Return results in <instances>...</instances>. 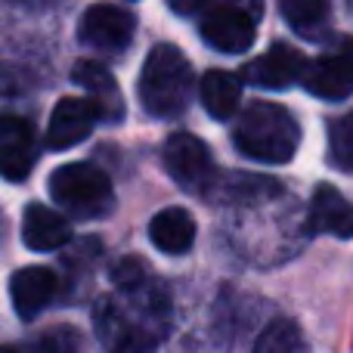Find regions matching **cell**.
<instances>
[{"mask_svg":"<svg viewBox=\"0 0 353 353\" xmlns=\"http://www.w3.org/2000/svg\"><path fill=\"white\" fill-rule=\"evenodd\" d=\"M232 143L251 161L285 165L301 146V128L288 109L276 103H254L232 128Z\"/></svg>","mask_w":353,"mask_h":353,"instance_id":"obj_1","label":"cell"},{"mask_svg":"<svg viewBox=\"0 0 353 353\" xmlns=\"http://www.w3.org/2000/svg\"><path fill=\"white\" fill-rule=\"evenodd\" d=\"M195 74L189 59L174 43H159L146 56L140 72V103L152 118H176L192 99Z\"/></svg>","mask_w":353,"mask_h":353,"instance_id":"obj_2","label":"cell"},{"mask_svg":"<svg viewBox=\"0 0 353 353\" xmlns=\"http://www.w3.org/2000/svg\"><path fill=\"white\" fill-rule=\"evenodd\" d=\"M50 195L56 205H62L72 217L81 220L105 217L115 208L112 180L87 161H72V165L56 168L50 174Z\"/></svg>","mask_w":353,"mask_h":353,"instance_id":"obj_3","label":"cell"},{"mask_svg":"<svg viewBox=\"0 0 353 353\" xmlns=\"http://www.w3.org/2000/svg\"><path fill=\"white\" fill-rule=\"evenodd\" d=\"M301 84L307 93L319 99H347L353 93V41L341 37L335 50L316 56V59L304 62V74H301Z\"/></svg>","mask_w":353,"mask_h":353,"instance_id":"obj_4","label":"cell"},{"mask_svg":"<svg viewBox=\"0 0 353 353\" xmlns=\"http://www.w3.org/2000/svg\"><path fill=\"white\" fill-rule=\"evenodd\" d=\"M137 19L130 10L115 3H97L87 6L78 22V41L99 53H121L134 41Z\"/></svg>","mask_w":353,"mask_h":353,"instance_id":"obj_5","label":"cell"},{"mask_svg":"<svg viewBox=\"0 0 353 353\" xmlns=\"http://www.w3.org/2000/svg\"><path fill=\"white\" fill-rule=\"evenodd\" d=\"M165 168L176 180V186L189 192H211L214 180V159L208 146L192 134H174L165 143Z\"/></svg>","mask_w":353,"mask_h":353,"instance_id":"obj_6","label":"cell"},{"mask_svg":"<svg viewBox=\"0 0 353 353\" xmlns=\"http://www.w3.org/2000/svg\"><path fill=\"white\" fill-rule=\"evenodd\" d=\"M201 41L217 53H245L254 43V16L239 6H211L201 16Z\"/></svg>","mask_w":353,"mask_h":353,"instance_id":"obj_7","label":"cell"},{"mask_svg":"<svg viewBox=\"0 0 353 353\" xmlns=\"http://www.w3.org/2000/svg\"><path fill=\"white\" fill-rule=\"evenodd\" d=\"M37 165V140L31 121L19 115H0V176L10 183L28 180Z\"/></svg>","mask_w":353,"mask_h":353,"instance_id":"obj_8","label":"cell"},{"mask_svg":"<svg viewBox=\"0 0 353 353\" xmlns=\"http://www.w3.org/2000/svg\"><path fill=\"white\" fill-rule=\"evenodd\" d=\"M103 121L97 103L78 97H65L53 105V115L47 124V149L59 152V149H72L90 137V130Z\"/></svg>","mask_w":353,"mask_h":353,"instance_id":"obj_9","label":"cell"},{"mask_svg":"<svg viewBox=\"0 0 353 353\" xmlns=\"http://www.w3.org/2000/svg\"><path fill=\"white\" fill-rule=\"evenodd\" d=\"M239 74H242V81H248V84H254V87H263V90H285L294 81H301V74H304V59H301V53L294 47H288V43H273L267 53L251 59Z\"/></svg>","mask_w":353,"mask_h":353,"instance_id":"obj_10","label":"cell"},{"mask_svg":"<svg viewBox=\"0 0 353 353\" xmlns=\"http://www.w3.org/2000/svg\"><path fill=\"white\" fill-rule=\"evenodd\" d=\"M59 279L47 267H22L10 276V298L19 319H34L53 304Z\"/></svg>","mask_w":353,"mask_h":353,"instance_id":"obj_11","label":"cell"},{"mask_svg":"<svg viewBox=\"0 0 353 353\" xmlns=\"http://www.w3.org/2000/svg\"><path fill=\"white\" fill-rule=\"evenodd\" d=\"M304 230L307 236L353 239V205L335 186H316Z\"/></svg>","mask_w":353,"mask_h":353,"instance_id":"obj_12","label":"cell"},{"mask_svg":"<svg viewBox=\"0 0 353 353\" xmlns=\"http://www.w3.org/2000/svg\"><path fill=\"white\" fill-rule=\"evenodd\" d=\"M97 332L109 353H149L155 341L140 323H130L109 301L97 307Z\"/></svg>","mask_w":353,"mask_h":353,"instance_id":"obj_13","label":"cell"},{"mask_svg":"<svg viewBox=\"0 0 353 353\" xmlns=\"http://www.w3.org/2000/svg\"><path fill=\"white\" fill-rule=\"evenodd\" d=\"M72 81L81 90L90 93L87 99L97 103L103 121L115 124L124 118V99H121V93H118L115 78H112V72L105 65H99V62H93V59H78L72 65Z\"/></svg>","mask_w":353,"mask_h":353,"instance_id":"obj_14","label":"cell"},{"mask_svg":"<svg viewBox=\"0 0 353 353\" xmlns=\"http://www.w3.org/2000/svg\"><path fill=\"white\" fill-rule=\"evenodd\" d=\"M22 242L31 251H59L72 242V223L53 208L31 201L22 214Z\"/></svg>","mask_w":353,"mask_h":353,"instance_id":"obj_15","label":"cell"},{"mask_svg":"<svg viewBox=\"0 0 353 353\" xmlns=\"http://www.w3.org/2000/svg\"><path fill=\"white\" fill-rule=\"evenodd\" d=\"M149 242L161 254H186L195 242V220L186 208H165L149 220Z\"/></svg>","mask_w":353,"mask_h":353,"instance_id":"obj_16","label":"cell"},{"mask_svg":"<svg viewBox=\"0 0 353 353\" xmlns=\"http://www.w3.org/2000/svg\"><path fill=\"white\" fill-rule=\"evenodd\" d=\"M201 93V105L211 118L217 121H226V118L236 115L239 99H242V78H236L232 72H223V68H211L205 72L199 84Z\"/></svg>","mask_w":353,"mask_h":353,"instance_id":"obj_17","label":"cell"},{"mask_svg":"<svg viewBox=\"0 0 353 353\" xmlns=\"http://www.w3.org/2000/svg\"><path fill=\"white\" fill-rule=\"evenodd\" d=\"M285 22L307 41L325 37V22H329V3L323 0H282L279 3Z\"/></svg>","mask_w":353,"mask_h":353,"instance_id":"obj_18","label":"cell"},{"mask_svg":"<svg viewBox=\"0 0 353 353\" xmlns=\"http://www.w3.org/2000/svg\"><path fill=\"white\" fill-rule=\"evenodd\" d=\"M251 353H307L304 335L292 319H276L257 335V344Z\"/></svg>","mask_w":353,"mask_h":353,"instance_id":"obj_19","label":"cell"},{"mask_svg":"<svg viewBox=\"0 0 353 353\" xmlns=\"http://www.w3.org/2000/svg\"><path fill=\"white\" fill-rule=\"evenodd\" d=\"M329 161L338 171L353 174V112L329 128Z\"/></svg>","mask_w":353,"mask_h":353,"instance_id":"obj_20","label":"cell"},{"mask_svg":"<svg viewBox=\"0 0 353 353\" xmlns=\"http://www.w3.org/2000/svg\"><path fill=\"white\" fill-rule=\"evenodd\" d=\"M146 282H149V270L140 257H121L112 267V285L121 288V292H137Z\"/></svg>","mask_w":353,"mask_h":353,"instance_id":"obj_21","label":"cell"},{"mask_svg":"<svg viewBox=\"0 0 353 353\" xmlns=\"http://www.w3.org/2000/svg\"><path fill=\"white\" fill-rule=\"evenodd\" d=\"M31 87H34L31 72L0 59V97H22V93L31 90Z\"/></svg>","mask_w":353,"mask_h":353,"instance_id":"obj_22","label":"cell"},{"mask_svg":"<svg viewBox=\"0 0 353 353\" xmlns=\"http://www.w3.org/2000/svg\"><path fill=\"white\" fill-rule=\"evenodd\" d=\"M0 353H16V350H12V347H0Z\"/></svg>","mask_w":353,"mask_h":353,"instance_id":"obj_23","label":"cell"}]
</instances>
